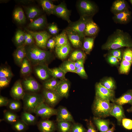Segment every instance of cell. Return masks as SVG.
<instances>
[{
	"mask_svg": "<svg viewBox=\"0 0 132 132\" xmlns=\"http://www.w3.org/2000/svg\"><path fill=\"white\" fill-rule=\"evenodd\" d=\"M49 71L51 76L56 78H58L62 80L64 79L66 74L59 67L53 68H49Z\"/></svg>",
	"mask_w": 132,
	"mask_h": 132,
	"instance_id": "obj_36",
	"label": "cell"
},
{
	"mask_svg": "<svg viewBox=\"0 0 132 132\" xmlns=\"http://www.w3.org/2000/svg\"><path fill=\"white\" fill-rule=\"evenodd\" d=\"M99 28L98 25L91 18L87 22L84 31V36L94 37L98 33Z\"/></svg>",
	"mask_w": 132,
	"mask_h": 132,
	"instance_id": "obj_20",
	"label": "cell"
},
{
	"mask_svg": "<svg viewBox=\"0 0 132 132\" xmlns=\"http://www.w3.org/2000/svg\"><path fill=\"white\" fill-rule=\"evenodd\" d=\"M122 125L125 129L128 130L132 129V120L128 118H124L121 121Z\"/></svg>",
	"mask_w": 132,
	"mask_h": 132,
	"instance_id": "obj_51",
	"label": "cell"
},
{
	"mask_svg": "<svg viewBox=\"0 0 132 132\" xmlns=\"http://www.w3.org/2000/svg\"><path fill=\"white\" fill-rule=\"evenodd\" d=\"M127 2L124 0H117L113 3L111 11L114 15L128 9Z\"/></svg>",
	"mask_w": 132,
	"mask_h": 132,
	"instance_id": "obj_22",
	"label": "cell"
},
{
	"mask_svg": "<svg viewBox=\"0 0 132 132\" xmlns=\"http://www.w3.org/2000/svg\"><path fill=\"white\" fill-rule=\"evenodd\" d=\"M8 110L14 112L20 111L22 108V104L19 100L14 99L9 100L7 106Z\"/></svg>",
	"mask_w": 132,
	"mask_h": 132,
	"instance_id": "obj_40",
	"label": "cell"
},
{
	"mask_svg": "<svg viewBox=\"0 0 132 132\" xmlns=\"http://www.w3.org/2000/svg\"><path fill=\"white\" fill-rule=\"evenodd\" d=\"M100 83L103 86L108 89L114 90L115 88V82L111 77L107 78Z\"/></svg>",
	"mask_w": 132,
	"mask_h": 132,
	"instance_id": "obj_45",
	"label": "cell"
},
{
	"mask_svg": "<svg viewBox=\"0 0 132 132\" xmlns=\"http://www.w3.org/2000/svg\"><path fill=\"white\" fill-rule=\"evenodd\" d=\"M85 60L82 59L74 62V65L76 69L78 68L84 66Z\"/></svg>",
	"mask_w": 132,
	"mask_h": 132,
	"instance_id": "obj_58",
	"label": "cell"
},
{
	"mask_svg": "<svg viewBox=\"0 0 132 132\" xmlns=\"http://www.w3.org/2000/svg\"><path fill=\"white\" fill-rule=\"evenodd\" d=\"M95 37H85L82 44L83 50L87 54H89L93 46Z\"/></svg>",
	"mask_w": 132,
	"mask_h": 132,
	"instance_id": "obj_34",
	"label": "cell"
},
{
	"mask_svg": "<svg viewBox=\"0 0 132 132\" xmlns=\"http://www.w3.org/2000/svg\"><path fill=\"white\" fill-rule=\"evenodd\" d=\"M60 80L53 77L48 79L43 83L44 89L51 91H55L59 84Z\"/></svg>",
	"mask_w": 132,
	"mask_h": 132,
	"instance_id": "obj_32",
	"label": "cell"
},
{
	"mask_svg": "<svg viewBox=\"0 0 132 132\" xmlns=\"http://www.w3.org/2000/svg\"><path fill=\"white\" fill-rule=\"evenodd\" d=\"M115 130V126L113 124V126L111 128L109 129L106 132H113Z\"/></svg>",
	"mask_w": 132,
	"mask_h": 132,
	"instance_id": "obj_61",
	"label": "cell"
},
{
	"mask_svg": "<svg viewBox=\"0 0 132 132\" xmlns=\"http://www.w3.org/2000/svg\"><path fill=\"white\" fill-rule=\"evenodd\" d=\"M35 74L40 79L46 80L48 79L51 76L49 71V68L46 64H40L34 67Z\"/></svg>",
	"mask_w": 132,
	"mask_h": 132,
	"instance_id": "obj_16",
	"label": "cell"
},
{
	"mask_svg": "<svg viewBox=\"0 0 132 132\" xmlns=\"http://www.w3.org/2000/svg\"><path fill=\"white\" fill-rule=\"evenodd\" d=\"M113 103L122 105L126 104H132V89L128 90L120 97L114 99Z\"/></svg>",
	"mask_w": 132,
	"mask_h": 132,
	"instance_id": "obj_24",
	"label": "cell"
},
{
	"mask_svg": "<svg viewBox=\"0 0 132 132\" xmlns=\"http://www.w3.org/2000/svg\"><path fill=\"white\" fill-rule=\"evenodd\" d=\"M110 54L121 60L122 57V53L121 50L118 49L110 50Z\"/></svg>",
	"mask_w": 132,
	"mask_h": 132,
	"instance_id": "obj_53",
	"label": "cell"
},
{
	"mask_svg": "<svg viewBox=\"0 0 132 132\" xmlns=\"http://www.w3.org/2000/svg\"><path fill=\"white\" fill-rule=\"evenodd\" d=\"M26 57L34 66L46 64L52 56L51 53L41 49L34 44L25 46Z\"/></svg>",
	"mask_w": 132,
	"mask_h": 132,
	"instance_id": "obj_2",
	"label": "cell"
},
{
	"mask_svg": "<svg viewBox=\"0 0 132 132\" xmlns=\"http://www.w3.org/2000/svg\"><path fill=\"white\" fill-rule=\"evenodd\" d=\"M110 114L116 118L119 125L121 124L122 119L125 117L122 106L113 103Z\"/></svg>",
	"mask_w": 132,
	"mask_h": 132,
	"instance_id": "obj_18",
	"label": "cell"
},
{
	"mask_svg": "<svg viewBox=\"0 0 132 132\" xmlns=\"http://www.w3.org/2000/svg\"><path fill=\"white\" fill-rule=\"evenodd\" d=\"M57 109L56 121H68L73 123L75 122L73 117L66 108L62 106H60Z\"/></svg>",
	"mask_w": 132,
	"mask_h": 132,
	"instance_id": "obj_13",
	"label": "cell"
},
{
	"mask_svg": "<svg viewBox=\"0 0 132 132\" xmlns=\"http://www.w3.org/2000/svg\"><path fill=\"white\" fill-rule=\"evenodd\" d=\"M25 12L27 17L30 20H32L38 16L41 13L39 9L33 6L27 8Z\"/></svg>",
	"mask_w": 132,
	"mask_h": 132,
	"instance_id": "obj_37",
	"label": "cell"
},
{
	"mask_svg": "<svg viewBox=\"0 0 132 132\" xmlns=\"http://www.w3.org/2000/svg\"><path fill=\"white\" fill-rule=\"evenodd\" d=\"M124 47L132 48V39L128 33L117 29L109 36L101 48L103 50H109Z\"/></svg>",
	"mask_w": 132,
	"mask_h": 132,
	"instance_id": "obj_1",
	"label": "cell"
},
{
	"mask_svg": "<svg viewBox=\"0 0 132 132\" xmlns=\"http://www.w3.org/2000/svg\"><path fill=\"white\" fill-rule=\"evenodd\" d=\"M39 3L43 10L47 14H53L56 5L54 4L52 1L48 0H42Z\"/></svg>",
	"mask_w": 132,
	"mask_h": 132,
	"instance_id": "obj_31",
	"label": "cell"
},
{
	"mask_svg": "<svg viewBox=\"0 0 132 132\" xmlns=\"http://www.w3.org/2000/svg\"><path fill=\"white\" fill-rule=\"evenodd\" d=\"M13 129L17 132H24L28 128V126L21 120L19 119L12 124Z\"/></svg>",
	"mask_w": 132,
	"mask_h": 132,
	"instance_id": "obj_41",
	"label": "cell"
},
{
	"mask_svg": "<svg viewBox=\"0 0 132 132\" xmlns=\"http://www.w3.org/2000/svg\"><path fill=\"white\" fill-rule=\"evenodd\" d=\"M14 20L18 23L23 24L26 22V18L22 9L20 7L16 8L13 14Z\"/></svg>",
	"mask_w": 132,
	"mask_h": 132,
	"instance_id": "obj_29",
	"label": "cell"
},
{
	"mask_svg": "<svg viewBox=\"0 0 132 132\" xmlns=\"http://www.w3.org/2000/svg\"><path fill=\"white\" fill-rule=\"evenodd\" d=\"M27 33H30L33 37L36 45L39 48L44 49L46 48L48 40L52 35L46 31L35 32L25 29Z\"/></svg>",
	"mask_w": 132,
	"mask_h": 132,
	"instance_id": "obj_7",
	"label": "cell"
},
{
	"mask_svg": "<svg viewBox=\"0 0 132 132\" xmlns=\"http://www.w3.org/2000/svg\"><path fill=\"white\" fill-rule=\"evenodd\" d=\"M127 111L129 112H132V104L131 107L130 108L127 109Z\"/></svg>",
	"mask_w": 132,
	"mask_h": 132,
	"instance_id": "obj_62",
	"label": "cell"
},
{
	"mask_svg": "<svg viewBox=\"0 0 132 132\" xmlns=\"http://www.w3.org/2000/svg\"><path fill=\"white\" fill-rule=\"evenodd\" d=\"M13 74L10 69L6 67H1L0 70V77H6L11 78Z\"/></svg>",
	"mask_w": 132,
	"mask_h": 132,
	"instance_id": "obj_47",
	"label": "cell"
},
{
	"mask_svg": "<svg viewBox=\"0 0 132 132\" xmlns=\"http://www.w3.org/2000/svg\"><path fill=\"white\" fill-rule=\"evenodd\" d=\"M13 56L15 63L21 66L23 59L26 56L25 46L22 45L17 47L14 52Z\"/></svg>",
	"mask_w": 132,
	"mask_h": 132,
	"instance_id": "obj_21",
	"label": "cell"
},
{
	"mask_svg": "<svg viewBox=\"0 0 132 132\" xmlns=\"http://www.w3.org/2000/svg\"><path fill=\"white\" fill-rule=\"evenodd\" d=\"M66 30L68 39L73 46L76 48L81 47L82 46V41L84 39L78 34Z\"/></svg>",
	"mask_w": 132,
	"mask_h": 132,
	"instance_id": "obj_23",
	"label": "cell"
},
{
	"mask_svg": "<svg viewBox=\"0 0 132 132\" xmlns=\"http://www.w3.org/2000/svg\"><path fill=\"white\" fill-rule=\"evenodd\" d=\"M129 1H130V3H131L132 5V0H130Z\"/></svg>",
	"mask_w": 132,
	"mask_h": 132,
	"instance_id": "obj_63",
	"label": "cell"
},
{
	"mask_svg": "<svg viewBox=\"0 0 132 132\" xmlns=\"http://www.w3.org/2000/svg\"><path fill=\"white\" fill-rule=\"evenodd\" d=\"M47 29L49 33L53 35H57L59 32L57 26L54 23L50 24L47 27Z\"/></svg>",
	"mask_w": 132,
	"mask_h": 132,
	"instance_id": "obj_50",
	"label": "cell"
},
{
	"mask_svg": "<svg viewBox=\"0 0 132 132\" xmlns=\"http://www.w3.org/2000/svg\"><path fill=\"white\" fill-rule=\"evenodd\" d=\"M132 64V62L128 61L122 59L119 68L120 72L122 74H128Z\"/></svg>",
	"mask_w": 132,
	"mask_h": 132,
	"instance_id": "obj_43",
	"label": "cell"
},
{
	"mask_svg": "<svg viewBox=\"0 0 132 132\" xmlns=\"http://www.w3.org/2000/svg\"><path fill=\"white\" fill-rule=\"evenodd\" d=\"M87 126L88 130L87 132H97L95 126L91 120L87 121Z\"/></svg>",
	"mask_w": 132,
	"mask_h": 132,
	"instance_id": "obj_56",
	"label": "cell"
},
{
	"mask_svg": "<svg viewBox=\"0 0 132 132\" xmlns=\"http://www.w3.org/2000/svg\"><path fill=\"white\" fill-rule=\"evenodd\" d=\"M21 119L28 125H35L36 123L37 120L36 117L31 113L25 111L22 113Z\"/></svg>",
	"mask_w": 132,
	"mask_h": 132,
	"instance_id": "obj_30",
	"label": "cell"
},
{
	"mask_svg": "<svg viewBox=\"0 0 132 132\" xmlns=\"http://www.w3.org/2000/svg\"><path fill=\"white\" fill-rule=\"evenodd\" d=\"M70 87L69 81L66 79L61 80L55 91L62 98H67L68 96Z\"/></svg>",
	"mask_w": 132,
	"mask_h": 132,
	"instance_id": "obj_17",
	"label": "cell"
},
{
	"mask_svg": "<svg viewBox=\"0 0 132 132\" xmlns=\"http://www.w3.org/2000/svg\"><path fill=\"white\" fill-rule=\"evenodd\" d=\"M11 78L6 77H0V88H2L6 87L9 84Z\"/></svg>",
	"mask_w": 132,
	"mask_h": 132,
	"instance_id": "obj_52",
	"label": "cell"
},
{
	"mask_svg": "<svg viewBox=\"0 0 132 132\" xmlns=\"http://www.w3.org/2000/svg\"><path fill=\"white\" fill-rule=\"evenodd\" d=\"M31 63L26 56L23 59L21 66V73L23 75H28L31 73Z\"/></svg>",
	"mask_w": 132,
	"mask_h": 132,
	"instance_id": "obj_38",
	"label": "cell"
},
{
	"mask_svg": "<svg viewBox=\"0 0 132 132\" xmlns=\"http://www.w3.org/2000/svg\"><path fill=\"white\" fill-rule=\"evenodd\" d=\"M73 123L68 121L57 122L56 130L58 132H71Z\"/></svg>",
	"mask_w": 132,
	"mask_h": 132,
	"instance_id": "obj_33",
	"label": "cell"
},
{
	"mask_svg": "<svg viewBox=\"0 0 132 132\" xmlns=\"http://www.w3.org/2000/svg\"><path fill=\"white\" fill-rule=\"evenodd\" d=\"M122 59L132 62V48H127L123 52Z\"/></svg>",
	"mask_w": 132,
	"mask_h": 132,
	"instance_id": "obj_48",
	"label": "cell"
},
{
	"mask_svg": "<svg viewBox=\"0 0 132 132\" xmlns=\"http://www.w3.org/2000/svg\"><path fill=\"white\" fill-rule=\"evenodd\" d=\"M86 56L85 53L82 51L80 50H75L71 53L70 60L75 62L81 60H85Z\"/></svg>",
	"mask_w": 132,
	"mask_h": 132,
	"instance_id": "obj_42",
	"label": "cell"
},
{
	"mask_svg": "<svg viewBox=\"0 0 132 132\" xmlns=\"http://www.w3.org/2000/svg\"><path fill=\"white\" fill-rule=\"evenodd\" d=\"M25 93L23 88L22 82L20 80L16 81L11 88L10 95L14 99H22Z\"/></svg>",
	"mask_w": 132,
	"mask_h": 132,
	"instance_id": "obj_14",
	"label": "cell"
},
{
	"mask_svg": "<svg viewBox=\"0 0 132 132\" xmlns=\"http://www.w3.org/2000/svg\"><path fill=\"white\" fill-rule=\"evenodd\" d=\"M55 38V47H59L69 44L65 29L63 30L60 34L56 35Z\"/></svg>",
	"mask_w": 132,
	"mask_h": 132,
	"instance_id": "obj_27",
	"label": "cell"
},
{
	"mask_svg": "<svg viewBox=\"0 0 132 132\" xmlns=\"http://www.w3.org/2000/svg\"><path fill=\"white\" fill-rule=\"evenodd\" d=\"M71 50L70 44H68L59 47H55V52L59 58L64 59L67 57Z\"/></svg>",
	"mask_w": 132,
	"mask_h": 132,
	"instance_id": "obj_28",
	"label": "cell"
},
{
	"mask_svg": "<svg viewBox=\"0 0 132 132\" xmlns=\"http://www.w3.org/2000/svg\"><path fill=\"white\" fill-rule=\"evenodd\" d=\"M87 130L81 124L74 122L73 124L71 132H87Z\"/></svg>",
	"mask_w": 132,
	"mask_h": 132,
	"instance_id": "obj_46",
	"label": "cell"
},
{
	"mask_svg": "<svg viewBox=\"0 0 132 132\" xmlns=\"http://www.w3.org/2000/svg\"><path fill=\"white\" fill-rule=\"evenodd\" d=\"M42 94L44 99V102L53 108L58 104L62 98L55 91L44 89Z\"/></svg>",
	"mask_w": 132,
	"mask_h": 132,
	"instance_id": "obj_10",
	"label": "cell"
},
{
	"mask_svg": "<svg viewBox=\"0 0 132 132\" xmlns=\"http://www.w3.org/2000/svg\"><path fill=\"white\" fill-rule=\"evenodd\" d=\"M34 39L33 37L30 33H25L23 45L25 46L30 45L34 44Z\"/></svg>",
	"mask_w": 132,
	"mask_h": 132,
	"instance_id": "obj_49",
	"label": "cell"
},
{
	"mask_svg": "<svg viewBox=\"0 0 132 132\" xmlns=\"http://www.w3.org/2000/svg\"><path fill=\"white\" fill-rule=\"evenodd\" d=\"M47 42L54 47H55V37L50 38L48 40Z\"/></svg>",
	"mask_w": 132,
	"mask_h": 132,
	"instance_id": "obj_59",
	"label": "cell"
},
{
	"mask_svg": "<svg viewBox=\"0 0 132 132\" xmlns=\"http://www.w3.org/2000/svg\"><path fill=\"white\" fill-rule=\"evenodd\" d=\"M9 100L7 98L0 95V107L7 106Z\"/></svg>",
	"mask_w": 132,
	"mask_h": 132,
	"instance_id": "obj_57",
	"label": "cell"
},
{
	"mask_svg": "<svg viewBox=\"0 0 132 132\" xmlns=\"http://www.w3.org/2000/svg\"><path fill=\"white\" fill-rule=\"evenodd\" d=\"M53 14L62 18L66 21L69 23L71 22L70 19V12L67 8L65 3L61 2L59 4L56 5L53 13Z\"/></svg>",
	"mask_w": 132,
	"mask_h": 132,
	"instance_id": "obj_12",
	"label": "cell"
},
{
	"mask_svg": "<svg viewBox=\"0 0 132 132\" xmlns=\"http://www.w3.org/2000/svg\"><path fill=\"white\" fill-rule=\"evenodd\" d=\"M95 95V97L98 98L110 101H112L114 99V90L106 88L100 82L97 83L96 85Z\"/></svg>",
	"mask_w": 132,
	"mask_h": 132,
	"instance_id": "obj_9",
	"label": "cell"
},
{
	"mask_svg": "<svg viewBox=\"0 0 132 132\" xmlns=\"http://www.w3.org/2000/svg\"><path fill=\"white\" fill-rule=\"evenodd\" d=\"M22 84L24 90L28 93H37L41 88L39 84L32 77L25 78Z\"/></svg>",
	"mask_w": 132,
	"mask_h": 132,
	"instance_id": "obj_11",
	"label": "cell"
},
{
	"mask_svg": "<svg viewBox=\"0 0 132 132\" xmlns=\"http://www.w3.org/2000/svg\"><path fill=\"white\" fill-rule=\"evenodd\" d=\"M22 100L24 111L31 113H34L38 106L44 102L42 94L37 93H25Z\"/></svg>",
	"mask_w": 132,
	"mask_h": 132,
	"instance_id": "obj_4",
	"label": "cell"
},
{
	"mask_svg": "<svg viewBox=\"0 0 132 132\" xmlns=\"http://www.w3.org/2000/svg\"><path fill=\"white\" fill-rule=\"evenodd\" d=\"M77 7L80 16L92 17L97 11L96 5L89 0H81L77 1Z\"/></svg>",
	"mask_w": 132,
	"mask_h": 132,
	"instance_id": "obj_5",
	"label": "cell"
},
{
	"mask_svg": "<svg viewBox=\"0 0 132 132\" xmlns=\"http://www.w3.org/2000/svg\"><path fill=\"white\" fill-rule=\"evenodd\" d=\"M19 116L15 112L9 110H5L4 111V118L7 122L12 124L19 119Z\"/></svg>",
	"mask_w": 132,
	"mask_h": 132,
	"instance_id": "obj_35",
	"label": "cell"
},
{
	"mask_svg": "<svg viewBox=\"0 0 132 132\" xmlns=\"http://www.w3.org/2000/svg\"><path fill=\"white\" fill-rule=\"evenodd\" d=\"M91 18L92 17L80 16L78 20L69 23L65 30L78 34L84 39L85 37L84 33L86 24Z\"/></svg>",
	"mask_w": 132,
	"mask_h": 132,
	"instance_id": "obj_6",
	"label": "cell"
},
{
	"mask_svg": "<svg viewBox=\"0 0 132 132\" xmlns=\"http://www.w3.org/2000/svg\"><path fill=\"white\" fill-rule=\"evenodd\" d=\"M131 17V13L128 9L114 15L113 19L115 23L125 24L129 22Z\"/></svg>",
	"mask_w": 132,
	"mask_h": 132,
	"instance_id": "obj_19",
	"label": "cell"
},
{
	"mask_svg": "<svg viewBox=\"0 0 132 132\" xmlns=\"http://www.w3.org/2000/svg\"><path fill=\"white\" fill-rule=\"evenodd\" d=\"M37 126L40 132H55L56 130V124L53 121L48 119L40 121Z\"/></svg>",
	"mask_w": 132,
	"mask_h": 132,
	"instance_id": "obj_15",
	"label": "cell"
},
{
	"mask_svg": "<svg viewBox=\"0 0 132 132\" xmlns=\"http://www.w3.org/2000/svg\"><path fill=\"white\" fill-rule=\"evenodd\" d=\"M25 33L22 30H18L16 32L14 41L17 47L24 45Z\"/></svg>",
	"mask_w": 132,
	"mask_h": 132,
	"instance_id": "obj_44",
	"label": "cell"
},
{
	"mask_svg": "<svg viewBox=\"0 0 132 132\" xmlns=\"http://www.w3.org/2000/svg\"><path fill=\"white\" fill-rule=\"evenodd\" d=\"M93 122L100 132H106L110 129L109 121L94 116L93 118Z\"/></svg>",
	"mask_w": 132,
	"mask_h": 132,
	"instance_id": "obj_25",
	"label": "cell"
},
{
	"mask_svg": "<svg viewBox=\"0 0 132 132\" xmlns=\"http://www.w3.org/2000/svg\"><path fill=\"white\" fill-rule=\"evenodd\" d=\"M59 67L66 73L68 72L75 73L76 69L74 65V62L70 60L64 62Z\"/></svg>",
	"mask_w": 132,
	"mask_h": 132,
	"instance_id": "obj_39",
	"label": "cell"
},
{
	"mask_svg": "<svg viewBox=\"0 0 132 132\" xmlns=\"http://www.w3.org/2000/svg\"><path fill=\"white\" fill-rule=\"evenodd\" d=\"M75 73L77 74L81 77L84 78H86L88 77L84 66L76 69Z\"/></svg>",
	"mask_w": 132,
	"mask_h": 132,
	"instance_id": "obj_54",
	"label": "cell"
},
{
	"mask_svg": "<svg viewBox=\"0 0 132 132\" xmlns=\"http://www.w3.org/2000/svg\"><path fill=\"white\" fill-rule=\"evenodd\" d=\"M47 22L45 17L43 15L30 22L28 27L32 29H40L44 27L46 25Z\"/></svg>",
	"mask_w": 132,
	"mask_h": 132,
	"instance_id": "obj_26",
	"label": "cell"
},
{
	"mask_svg": "<svg viewBox=\"0 0 132 132\" xmlns=\"http://www.w3.org/2000/svg\"><path fill=\"white\" fill-rule=\"evenodd\" d=\"M46 46L50 49H53L55 47L48 42L47 43Z\"/></svg>",
	"mask_w": 132,
	"mask_h": 132,
	"instance_id": "obj_60",
	"label": "cell"
},
{
	"mask_svg": "<svg viewBox=\"0 0 132 132\" xmlns=\"http://www.w3.org/2000/svg\"><path fill=\"white\" fill-rule=\"evenodd\" d=\"M112 105L108 101L95 97L92 107L95 116L100 118H105L110 115V112Z\"/></svg>",
	"mask_w": 132,
	"mask_h": 132,
	"instance_id": "obj_3",
	"label": "cell"
},
{
	"mask_svg": "<svg viewBox=\"0 0 132 132\" xmlns=\"http://www.w3.org/2000/svg\"><path fill=\"white\" fill-rule=\"evenodd\" d=\"M57 112V109L50 107L44 102L38 106L34 113L43 119H46L53 116L56 115Z\"/></svg>",
	"mask_w": 132,
	"mask_h": 132,
	"instance_id": "obj_8",
	"label": "cell"
},
{
	"mask_svg": "<svg viewBox=\"0 0 132 132\" xmlns=\"http://www.w3.org/2000/svg\"><path fill=\"white\" fill-rule=\"evenodd\" d=\"M107 60L109 63L111 64L117 65L119 64L118 59L110 54L108 56Z\"/></svg>",
	"mask_w": 132,
	"mask_h": 132,
	"instance_id": "obj_55",
	"label": "cell"
}]
</instances>
